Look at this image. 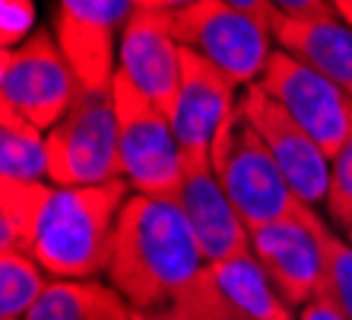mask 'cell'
<instances>
[{"label": "cell", "mask_w": 352, "mask_h": 320, "mask_svg": "<svg viewBox=\"0 0 352 320\" xmlns=\"http://www.w3.org/2000/svg\"><path fill=\"white\" fill-rule=\"evenodd\" d=\"M133 190L124 178L92 187L0 181V251L35 257L54 279L108 273L118 216Z\"/></svg>", "instance_id": "1"}, {"label": "cell", "mask_w": 352, "mask_h": 320, "mask_svg": "<svg viewBox=\"0 0 352 320\" xmlns=\"http://www.w3.org/2000/svg\"><path fill=\"white\" fill-rule=\"evenodd\" d=\"M210 270L175 200L131 194L118 216L108 286L137 311H162Z\"/></svg>", "instance_id": "2"}, {"label": "cell", "mask_w": 352, "mask_h": 320, "mask_svg": "<svg viewBox=\"0 0 352 320\" xmlns=\"http://www.w3.org/2000/svg\"><path fill=\"white\" fill-rule=\"evenodd\" d=\"M210 162H213V172L226 197L245 219L248 231L292 219L308 206L292 190V184L286 181L267 143L261 140V133L254 130V124L248 121L241 105L235 108V115L226 121V127L213 140Z\"/></svg>", "instance_id": "3"}, {"label": "cell", "mask_w": 352, "mask_h": 320, "mask_svg": "<svg viewBox=\"0 0 352 320\" xmlns=\"http://www.w3.org/2000/svg\"><path fill=\"white\" fill-rule=\"evenodd\" d=\"M111 99L118 115L124 181L131 184L133 194L175 200L184 181V152L168 115L118 70L111 76Z\"/></svg>", "instance_id": "4"}, {"label": "cell", "mask_w": 352, "mask_h": 320, "mask_svg": "<svg viewBox=\"0 0 352 320\" xmlns=\"http://www.w3.org/2000/svg\"><path fill=\"white\" fill-rule=\"evenodd\" d=\"M45 133H48L51 184L92 187L124 178L111 86H82L64 117Z\"/></svg>", "instance_id": "5"}, {"label": "cell", "mask_w": 352, "mask_h": 320, "mask_svg": "<svg viewBox=\"0 0 352 320\" xmlns=\"http://www.w3.org/2000/svg\"><path fill=\"white\" fill-rule=\"evenodd\" d=\"M82 80L67 60L54 29L38 25L32 35L0 54V105L51 130L74 105Z\"/></svg>", "instance_id": "6"}, {"label": "cell", "mask_w": 352, "mask_h": 320, "mask_svg": "<svg viewBox=\"0 0 352 320\" xmlns=\"http://www.w3.org/2000/svg\"><path fill=\"white\" fill-rule=\"evenodd\" d=\"M175 38L238 86H254L273 54V32L226 0H197L172 13Z\"/></svg>", "instance_id": "7"}, {"label": "cell", "mask_w": 352, "mask_h": 320, "mask_svg": "<svg viewBox=\"0 0 352 320\" xmlns=\"http://www.w3.org/2000/svg\"><path fill=\"white\" fill-rule=\"evenodd\" d=\"M267 95L286 108L305 130L324 146L330 159L340 152L352 133V95L308 64L292 58L289 51L273 48L270 60L257 80Z\"/></svg>", "instance_id": "8"}, {"label": "cell", "mask_w": 352, "mask_h": 320, "mask_svg": "<svg viewBox=\"0 0 352 320\" xmlns=\"http://www.w3.org/2000/svg\"><path fill=\"white\" fill-rule=\"evenodd\" d=\"M238 105L248 115V121L254 124V130L273 152L295 194L308 206H324L330 190V156L324 152V146L257 82L245 86V95L238 99Z\"/></svg>", "instance_id": "9"}, {"label": "cell", "mask_w": 352, "mask_h": 320, "mask_svg": "<svg viewBox=\"0 0 352 320\" xmlns=\"http://www.w3.org/2000/svg\"><path fill=\"white\" fill-rule=\"evenodd\" d=\"M251 251L295 311L324 286V219L314 206H305L292 219L254 229Z\"/></svg>", "instance_id": "10"}, {"label": "cell", "mask_w": 352, "mask_h": 320, "mask_svg": "<svg viewBox=\"0 0 352 320\" xmlns=\"http://www.w3.org/2000/svg\"><path fill=\"white\" fill-rule=\"evenodd\" d=\"M133 0H58L54 35L82 86H111Z\"/></svg>", "instance_id": "11"}, {"label": "cell", "mask_w": 352, "mask_h": 320, "mask_svg": "<svg viewBox=\"0 0 352 320\" xmlns=\"http://www.w3.org/2000/svg\"><path fill=\"white\" fill-rule=\"evenodd\" d=\"M235 86L238 82H232L210 60L184 48L181 86L168 108V121H172L178 146L184 152V162L210 159L213 140L238 108Z\"/></svg>", "instance_id": "12"}, {"label": "cell", "mask_w": 352, "mask_h": 320, "mask_svg": "<svg viewBox=\"0 0 352 320\" xmlns=\"http://www.w3.org/2000/svg\"><path fill=\"white\" fill-rule=\"evenodd\" d=\"M181 67L184 45L175 38L172 13L133 7L118 41V73L127 76L146 99H153L168 115L181 86Z\"/></svg>", "instance_id": "13"}, {"label": "cell", "mask_w": 352, "mask_h": 320, "mask_svg": "<svg viewBox=\"0 0 352 320\" xmlns=\"http://www.w3.org/2000/svg\"><path fill=\"white\" fill-rule=\"evenodd\" d=\"M175 203L188 216L206 263H219L226 257L251 251V231L226 197L210 159L184 162V181L175 194Z\"/></svg>", "instance_id": "14"}, {"label": "cell", "mask_w": 352, "mask_h": 320, "mask_svg": "<svg viewBox=\"0 0 352 320\" xmlns=\"http://www.w3.org/2000/svg\"><path fill=\"white\" fill-rule=\"evenodd\" d=\"M273 41L352 95V25L333 19H279Z\"/></svg>", "instance_id": "15"}, {"label": "cell", "mask_w": 352, "mask_h": 320, "mask_svg": "<svg viewBox=\"0 0 352 320\" xmlns=\"http://www.w3.org/2000/svg\"><path fill=\"white\" fill-rule=\"evenodd\" d=\"M210 273L222 288V295L251 320H298V311L283 298L254 251H241L235 257L210 263Z\"/></svg>", "instance_id": "16"}, {"label": "cell", "mask_w": 352, "mask_h": 320, "mask_svg": "<svg viewBox=\"0 0 352 320\" xmlns=\"http://www.w3.org/2000/svg\"><path fill=\"white\" fill-rule=\"evenodd\" d=\"M0 181L10 184L51 181L48 133L7 105H0Z\"/></svg>", "instance_id": "17"}, {"label": "cell", "mask_w": 352, "mask_h": 320, "mask_svg": "<svg viewBox=\"0 0 352 320\" xmlns=\"http://www.w3.org/2000/svg\"><path fill=\"white\" fill-rule=\"evenodd\" d=\"M121 304V292L98 279H54L23 320H108Z\"/></svg>", "instance_id": "18"}, {"label": "cell", "mask_w": 352, "mask_h": 320, "mask_svg": "<svg viewBox=\"0 0 352 320\" xmlns=\"http://www.w3.org/2000/svg\"><path fill=\"white\" fill-rule=\"evenodd\" d=\"M51 273L23 251H0V317L23 320L35 308Z\"/></svg>", "instance_id": "19"}, {"label": "cell", "mask_w": 352, "mask_h": 320, "mask_svg": "<svg viewBox=\"0 0 352 320\" xmlns=\"http://www.w3.org/2000/svg\"><path fill=\"white\" fill-rule=\"evenodd\" d=\"M156 320H251L245 311H238L216 286L213 273L206 270L181 298H175L162 311H149Z\"/></svg>", "instance_id": "20"}, {"label": "cell", "mask_w": 352, "mask_h": 320, "mask_svg": "<svg viewBox=\"0 0 352 320\" xmlns=\"http://www.w3.org/2000/svg\"><path fill=\"white\" fill-rule=\"evenodd\" d=\"M320 292L352 320V244L324 225V286Z\"/></svg>", "instance_id": "21"}, {"label": "cell", "mask_w": 352, "mask_h": 320, "mask_svg": "<svg viewBox=\"0 0 352 320\" xmlns=\"http://www.w3.org/2000/svg\"><path fill=\"white\" fill-rule=\"evenodd\" d=\"M324 209L336 229L346 231L352 225V133L340 146V152L330 159V190Z\"/></svg>", "instance_id": "22"}, {"label": "cell", "mask_w": 352, "mask_h": 320, "mask_svg": "<svg viewBox=\"0 0 352 320\" xmlns=\"http://www.w3.org/2000/svg\"><path fill=\"white\" fill-rule=\"evenodd\" d=\"M3 16H0V38L3 48H13L19 41H25L29 35L38 29L35 25V3L32 0H0Z\"/></svg>", "instance_id": "23"}, {"label": "cell", "mask_w": 352, "mask_h": 320, "mask_svg": "<svg viewBox=\"0 0 352 320\" xmlns=\"http://www.w3.org/2000/svg\"><path fill=\"white\" fill-rule=\"evenodd\" d=\"M283 19H333L340 16L333 0H270Z\"/></svg>", "instance_id": "24"}, {"label": "cell", "mask_w": 352, "mask_h": 320, "mask_svg": "<svg viewBox=\"0 0 352 320\" xmlns=\"http://www.w3.org/2000/svg\"><path fill=\"white\" fill-rule=\"evenodd\" d=\"M298 320H349V317H346L324 292H318L311 301L298 308Z\"/></svg>", "instance_id": "25"}, {"label": "cell", "mask_w": 352, "mask_h": 320, "mask_svg": "<svg viewBox=\"0 0 352 320\" xmlns=\"http://www.w3.org/2000/svg\"><path fill=\"white\" fill-rule=\"evenodd\" d=\"M226 3H232V7H238V10H245V13H251V16L254 19H261L263 25H267V29H276V23L283 16H279L276 10H273V3L270 0H226Z\"/></svg>", "instance_id": "26"}, {"label": "cell", "mask_w": 352, "mask_h": 320, "mask_svg": "<svg viewBox=\"0 0 352 320\" xmlns=\"http://www.w3.org/2000/svg\"><path fill=\"white\" fill-rule=\"evenodd\" d=\"M197 0H133L137 10H165V13H175L181 7H190Z\"/></svg>", "instance_id": "27"}, {"label": "cell", "mask_w": 352, "mask_h": 320, "mask_svg": "<svg viewBox=\"0 0 352 320\" xmlns=\"http://www.w3.org/2000/svg\"><path fill=\"white\" fill-rule=\"evenodd\" d=\"M333 3H336V10H340V16L352 25V0H333Z\"/></svg>", "instance_id": "28"}, {"label": "cell", "mask_w": 352, "mask_h": 320, "mask_svg": "<svg viewBox=\"0 0 352 320\" xmlns=\"http://www.w3.org/2000/svg\"><path fill=\"white\" fill-rule=\"evenodd\" d=\"M131 314H133V308H131V304H121V308H118V311L111 314V317H108V320H131Z\"/></svg>", "instance_id": "29"}, {"label": "cell", "mask_w": 352, "mask_h": 320, "mask_svg": "<svg viewBox=\"0 0 352 320\" xmlns=\"http://www.w3.org/2000/svg\"><path fill=\"white\" fill-rule=\"evenodd\" d=\"M131 320H156V317H153V314H149V311H137V308H133Z\"/></svg>", "instance_id": "30"}, {"label": "cell", "mask_w": 352, "mask_h": 320, "mask_svg": "<svg viewBox=\"0 0 352 320\" xmlns=\"http://www.w3.org/2000/svg\"><path fill=\"white\" fill-rule=\"evenodd\" d=\"M346 241H349V244H352V225H349V229H346Z\"/></svg>", "instance_id": "31"}, {"label": "cell", "mask_w": 352, "mask_h": 320, "mask_svg": "<svg viewBox=\"0 0 352 320\" xmlns=\"http://www.w3.org/2000/svg\"><path fill=\"white\" fill-rule=\"evenodd\" d=\"M0 320H10V317H0Z\"/></svg>", "instance_id": "32"}]
</instances>
